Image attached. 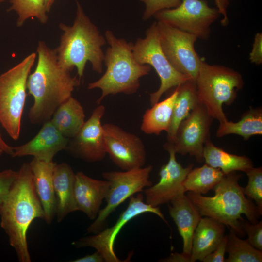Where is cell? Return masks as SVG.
I'll use <instances>...</instances> for the list:
<instances>
[{
    "instance_id": "cell-1",
    "label": "cell",
    "mask_w": 262,
    "mask_h": 262,
    "mask_svg": "<svg viewBox=\"0 0 262 262\" xmlns=\"http://www.w3.org/2000/svg\"><path fill=\"white\" fill-rule=\"evenodd\" d=\"M36 52L38 59L34 71L30 74L27 91L34 100L28 112L30 122L41 125L49 121L55 110L72 96L80 80L62 68L54 49L39 41Z\"/></svg>"
},
{
    "instance_id": "cell-2",
    "label": "cell",
    "mask_w": 262,
    "mask_h": 262,
    "mask_svg": "<svg viewBox=\"0 0 262 262\" xmlns=\"http://www.w3.org/2000/svg\"><path fill=\"white\" fill-rule=\"evenodd\" d=\"M0 226L20 262H30L27 231L36 218L44 219L43 209L36 193L29 163L18 171L10 192L0 205Z\"/></svg>"
},
{
    "instance_id": "cell-3",
    "label": "cell",
    "mask_w": 262,
    "mask_h": 262,
    "mask_svg": "<svg viewBox=\"0 0 262 262\" xmlns=\"http://www.w3.org/2000/svg\"><path fill=\"white\" fill-rule=\"evenodd\" d=\"M76 16L72 26L64 23L59 25L63 31L60 43L54 49L60 66L69 72L74 67L78 78L83 77L86 63L89 61L92 69L102 73L104 53L102 47L107 42L97 27L84 12L77 0Z\"/></svg>"
},
{
    "instance_id": "cell-4",
    "label": "cell",
    "mask_w": 262,
    "mask_h": 262,
    "mask_svg": "<svg viewBox=\"0 0 262 262\" xmlns=\"http://www.w3.org/2000/svg\"><path fill=\"white\" fill-rule=\"evenodd\" d=\"M241 176L235 171L225 175L213 189V196L188 191L187 196L201 216L213 218L229 227L239 236L245 234L242 227V214L255 223L262 214L258 206L246 198L238 183Z\"/></svg>"
},
{
    "instance_id": "cell-5",
    "label": "cell",
    "mask_w": 262,
    "mask_h": 262,
    "mask_svg": "<svg viewBox=\"0 0 262 262\" xmlns=\"http://www.w3.org/2000/svg\"><path fill=\"white\" fill-rule=\"evenodd\" d=\"M105 38L109 45L103 60L106 70L99 79L87 86L89 90H101L98 105L110 95L135 94L140 87V79L151 70L149 65H141L136 61L132 53L133 43L117 38L109 30L105 33Z\"/></svg>"
},
{
    "instance_id": "cell-6",
    "label": "cell",
    "mask_w": 262,
    "mask_h": 262,
    "mask_svg": "<svg viewBox=\"0 0 262 262\" xmlns=\"http://www.w3.org/2000/svg\"><path fill=\"white\" fill-rule=\"evenodd\" d=\"M244 85L241 74L229 67L202 62L196 81L199 102L213 119L227 120L223 105L231 104Z\"/></svg>"
},
{
    "instance_id": "cell-7",
    "label": "cell",
    "mask_w": 262,
    "mask_h": 262,
    "mask_svg": "<svg viewBox=\"0 0 262 262\" xmlns=\"http://www.w3.org/2000/svg\"><path fill=\"white\" fill-rule=\"evenodd\" d=\"M36 57V53H31L0 75V124L14 140L20 134L27 80Z\"/></svg>"
},
{
    "instance_id": "cell-8",
    "label": "cell",
    "mask_w": 262,
    "mask_h": 262,
    "mask_svg": "<svg viewBox=\"0 0 262 262\" xmlns=\"http://www.w3.org/2000/svg\"><path fill=\"white\" fill-rule=\"evenodd\" d=\"M132 53L136 61L148 65L157 72L161 81L158 89L150 94L151 106L158 102L162 95L170 89L191 79L176 70L164 53L159 41L157 22L146 30L144 38H139L133 44Z\"/></svg>"
},
{
    "instance_id": "cell-9",
    "label": "cell",
    "mask_w": 262,
    "mask_h": 262,
    "mask_svg": "<svg viewBox=\"0 0 262 262\" xmlns=\"http://www.w3.org/2000/svg\"><path fill=\"white\" fill-rule=\"evenodd\" d=\"M152 165L123 171H107L102 174L110 186L105 199L106 204L100 210L95 221L87 229L88 233L96 234L104 228L109 215L127 198L152 185L149 176Z\"/></svg>"
},
{
    "instance_id": "cell-10",
    "label": "cell",
    "mask_w": 262,
    "mask_h": 262,
    "mask_svg": "<svg viewBox=\"0 0 262 262\" xmlns=\"http://www.w3.org/2000/svg\"><path fill=\"white\" fill-rule=\"evenodd\" d=\"M162 49L172 66L188 76L196 84L200 65L203 60L196 51L197 38L167 24L157 21Z\"/></svg>"
},
{
    "instance_id": "cell-11",
    "label": "cell",
    "mask_w": 262,
    "mask_h": 262,
    "mask_svg": "<svg viewBox=\"0 0 262 262\" xmlns=\"http://www.w3.org/2000/svg\"><path fill=\"white\" fill-rule=\"evenodd\" d=\"M216 8L211 7L204 0H181L176 8L164 9L154 14L157 20L193 34L197 38L207 40L210 27L220 16Z\"/></svg>"
},
{
    "instance_id": "cell-12",
    "label": "cell",
    "mask_w": 262,
    "mask_h": 262,
    "mask_svg": "<svg viewBox=\"0 0 262 262\" xmlns=\"http://www.w3.org/2000/svg\"><path fill=\"white\" fill-rule=\"evenodd\" d=\"M146 213H153L167 223L159 207H153L144 201L141 194L130 197L127 208L121 213L112 227L101 230L92 236L83 237L72 243L76 248L91 247L102 254L106 262H124L119 259L114 251V244L121 229L133 218Z\"/></svg>"
},
{
    "instance_id": "cell-13",
    "label": "cell",
    "mask_w": 262,
    "mask_h": 262,
    "mask_svg": "<svg viewBox=\"0 0 262 262\" xmlns=\"http://www.w3.org/2000/svg\"><path fill=\"white\" fill-rule=\"evenodd\" d=\"M213 119L205 106L199 102L180 124L172 144L176 153L189 154L198 163L204 161L203 149L209 139Z\"/></svg>"
},
{
    "instance_id": "cell-14",
    "label": "cell",
    "mask_w": 262,
    "mask_h": 262,
    "mask_svg": "<svg viewBox=\"0 0 262 262\" xmlns=\"http://www.w3.org/2000/svg\"><path fill=\"white\" fill-rule=\"evenodd\" d=\"M106 154L113 162L123 171L143 167L146 152L142 140L118 126L103 125Z\"/></svg>"
},
{
    "instance_id": "cell-15",
    "label": "cell",
    "mask_w": 262,
    "mask_h": 262,
    "mask_svg": "<svg viewBox=\"0 0 262 262\" xmlns=\"http://www.w3.org/2000/svg\"><path fill=\"white\" fill-rule=\"evenodd\" d=\"M164 148L169 155L168 163L162 166L159 171L160 180L145 191V202L153 207H159L185 194L183 182L188 173L193 169L191 164L183 167L176 158V152L172 145L167 142Z\"/></svg>"
},
{
    "instance_id": "cell-16",
    "label": "cell",
    "mask_w": 262,
    "mask_h": 262,
    "mask_svg": "<svg viewBox=\"0 0 262 262\" xmlns=\"http://www.w3.org/2000/svg\"><path fill=\"white\" fill-rule=\"evenodd\" d=\"M105 106L99 104L78 133L69 139L66 149L74 157L88 163L101 161L106 152L101 119Z\"/></svg>"
},
{
    "instance_id": "cell-17",
    "label": "cell",
    "mask_w": 262,
    "mask_h": 262,
    "mask_svg": "<svg viewBox=\"0 0 262 262\" xmlns=\"http://www.w3.org/2000/svg\"><path fill=\"white\" fill-rule=\"evenodd\" d=\"M69 141V139L64 136L49 120L42 125L31 140L13 147L12 157L32 156L38 160L50 162L59 152L66 149Z\"/></svg>"
},
{
    "instance_id": "cell-18",
    "label": "cell",
    "mask_w": 262,
    "mask_h": 262,
    "mask_svg": "<svg viewBox=\"0 0 262 262\" xmlns=\"http://www.w3.org/2000/svg\"><path fill=\"white\" fill-rule=\"evenodd\" d=\"M109 186L107 180L95 179L82 172L76 173L74 196L77 211L84 213L91 220L95 219Z\"/></svg>"
},
{
    "instance_id": "cell-19",
    "label": "cell",
    "mask_w": 262,
    "mask_h": 262,
    "mask_svg": "<svg viewBox=\"0 0 262 262\" xmlns=\"http://www.w3.org/2000/svg\"><path fill=\"white\" fill-rule=\"evenodd\" d=\"M56 164L33 158L29 163L36 193L42 204L44 220L50 224L56 213V199L53 187V172Z\"/></svg>"
},
{
    "instance_id": "cell-20",
    "label": "cell",
    "mask_w": 262,
    "mask_h": 262,
    "mask_svg": "<svg viewBox=\"0 0 262 262\" xmlns=\"http://www.w3.org/2000/svg\"><path fill=\"white\" fill-rule=\"evenodd\" d=\"M169 203V214L182 239V252L191 256L194 233L202 216L185 194Z\"/></svg>"
},
{
    "instance_id": "cell-21",
    "label": "cell",
    "mask_w": 262,
    "mask_h": 262,
    "mask_svg": "<svg viewBox=\"0 0 262 262\" xmlns=\"http://www.w3.org/2000/svg\"><path fill=\"white\" fill-rule=\"evenodd\" d=\"M75 174L67 163L55 164L53 172L56 199L55 215L61 222L69 213L77 211L74 196Z\"/></svg>"
},
{
    "instance_id": "cell-22",
    "label": "cell",
    "mask_w": 262,
    "mask_h": 262,
    "mask_svg": "<svg viewBox=\"0 0 262 262\" xmlns=\"http://www.w3.org/2000/svg\"><path fill=\"white\" fill-rule=\"evenodd\" d=\"M225 225L211 217L201 218L194 233L191 262L202 261L218 246L224 235Z\"/></svg>"
},
{
    "instance_id": "cell-23",
    "label": "cell",
    "mask_w": 262,
    "mask_h": 262,
    "mask_svg": "<svg viewBox=\"0 0 262 262\" xmlns=\"http://www.w3.org/2000/svg\"><path fill=\"white\" fill-rule=\"evenodd\" d=\"M50 121L64 136L71 139L85 121L84 111L80 102L71 96L58 107Z\"/></svg>"
},
{
    "instance_id": "cell-24",
    "label": "cell",
    "mask_w": 262,
    "mask_h": 262,
    "mask_svg": "<svg viewBox=\"0 0 262 262\" xmlns=\"http://www.w3.org/2000/svg\"><path fill=\"white\" fill-rule=\"evenodd\" d=\"M178 87L166 98L153 105L146 111L142 117L140 129L147 134L159 135L169 130Z\"/></svg>"
},
{
    "instance_id": "cell-25",
    "label": "cell",
    "mask_w": 262,
    "mask_h": 262,
    "mask_svg": "<svg viewBox=\"0 0 262 262\" xmlns=\"http://www.w3.org/2000/svg\"><path fill=\"white\" fill-rule=\"evenodd\" d=\"M203 157L205 164L220 169L225 175L236 171L246 173L253 167L248 157L228 153L214 145L209 139L204 146Z\"/></svg>"
},
{
    "instance_id": "cell-26",
    "label": "cell",
    "mask_w": 262,
    "mask_h": 262,
    "mask_svg": "<svg viewBox=\"0 0 262 262\" xmlns=\"http://www.w3.org/2000/svg\"><path fill=\"white\" fill-rule=\"evenodd\" d=\"M236 134L247 140L254 135L262 134V109L250 108L244 113L240 119L234 122L227 120L219 123L216 136L221 137L229 134Z\"/></svg>"
},
{
    "instance_id": "cell-27",
    "label": "cell",
    "mask_w": 262,
    "mask_h": 262,
    "mask_svg": "<svg viewBox=\"0 0 262 262\" xmlns=\"http://www.w3.org/2000/svg\"><path fill=\"white\" fill-rule=\"evenodd\" d=\"M178 87V92L173 107L171 121L167 132V139L169 143L174 141L180 124L199 102L194 82L188 81Z\"/></svg>"
},
{
    "instance_id": "cell-28",
    "label": "cell",
    "mask_w": 262,
    "mask_h": 262,
    "mask_svg": "<svg viewBox=\"0 0 262 262\" xmlns=\"http://www.w3.org/2000/svg\"><path fill=\"white\" fill-rule=\"evenodd\" d=\"M225 174L218 168L205 164L201 167L192 169L183 182L185 192L206 194L218 183Z\"/></svg>"
},
{
    "instance_id": "cell-29",
    "label": "cell",
    "mask_w": 262,
    "mask_h": 262,
    "mask_svg": "<svg viewBox=\"0 0 262 262\" xmlns=\"http://www.w3.org/2000/svg\"><path fill=\"white\" fill-rule=\"evenodd\" d=\"M224 262H262V251L253 246L247 240L240 238L231 229L227 235Z\"/></svg>"
},
{
    "instance_id": "cell-30",
    "label": "cell",
    "mask_w": 262,
    "mask_h": 262,
    "mask_svg": "<svg viewBox=\"0 0 262 262\" xmlns=\"http://www.w3.org/2000/svg\"><path fill=\"white\" fill-rule=\"evenodd\" d=\"M9 2L11 5L7 11H14L18 15L17 27L23 26L31 17H35L42 24L48 21L45 0H9Z\"/></svg>"
},
{
    "instance_id": "cell-31",
    "label": "cell",
    "mask_w": 262,
    "mask_h": 262,
    "mask_svg": "<svg viewBox=\"0 0 262 262\" xmlns=\"http://www.w3.org/2000/svg\"><path fill=\"white\" fill-rule=\"evenodd\" d=\"M246 173L248 183L245 187H242L244 194L254 200L259 210L262 212V168L253 167Z\"/></svg>"
},
{
    "instance_id": "cell-32",
    "label": "cell",
    "mask_w": 262,
    "mask_h": 262,
    "mask_svg": "<svg viewBox=\"0 0 262 262\" xmlns=\"http://www.w3.org/2000/svg\"><path fill=\"white\" fill-rule=\"evenodd\" d=\"M145 4L142 19L146 21L153 16L157 12L178 7L181 0H139Z\"/></svg>"
},
{
    "instance_id": "cell-33",
    "label": "cell",
    "mask_w": 262,
    "mask_h": 262,
    "mask_svg": "<svg viewBox=\"0 0 262 262\" xmlns=\"http://www.w3.org/2000/svg\"><path fill=\"white\" fill-rule=\"evenodd\" d=\"M242 227L245 234H247V241L255 248L262 251V221L252 223L242 220Z\"/></svg>"
},
{
    "instance_id": "cell-34",
    "label": "cell",
    "mask_w": 262,
    "mask_h": 262,
    "mask_svg": "<svg viewBox=\"0 0 262 262\" xmlns=\"http://www.w3.org/2000/svg\"><path fill=\"white\" fill-rule=\"evenodd\" d=\"M17 173L10 169L0 172V205L8 196Z\"/></svg>"
},
{
    "instance_id": "cell-35",
    "label": "cell",
    "mask_w": 262,
    "mask_h": 262,
    "mask_svg": "<svg viewBox=\"0 0 262 262\" xmlns=\"http://www.w3.org/2000/svg\"><path fill=\"white\" fill-rule=\"evenodd\" d=\"M227 235H224L217 247L203 259V262H224Z\"/></svg>"
},
{
    "instance_id": "cell-36",
    "label": "cell",
    "mask_w": 262,
    "mask_h": 262,
    "mask_svg": "<svg viewBox=\"0 0 262 262\" xmlns=\"http://www.w3.org/2000/svg\"><path fill=\"white\" fill-rule=\"evenodd\" d=\"M249 60L256 65L262 64V33H256L251 51L249 53Z\"/></svg>"
},
{
    "instance_id": "cell-37",
    "label": "cell",
    "mask_w": 262,
    "mask_h": 262,
    "mask_svg": "<svg viewBox=\"0 0 262 262\" xmlns=\"http://www.w3.org/2000/svg\"><path fill=\"white\" fill-rule=\"evenodd\" d=\"M218 10L220 15L222 16L221 20V24L223 26H226L229 23V18L227 15V8L229 5V0H213Z\"/></svg>"
},
{
    "instance_id": "cell-38",
    "label": "cell",
    "mask_w": 262,
    "mask_h": 262,
    "mask_svg": "<svg viewBox=\"0 0 262 262\" xmlns=\"http://www.w3.org/2000/svg\"><path fill=\"white\" fill-rule=\"evenodd\" d=\"M160 261L165 262H191V256L183 252L181 253L175 252L171 253L169 257Z\"/></svg>"
},
{
    "instance_id": "cell-39",
    "label": "cell",
    "mask_w": 262,
    "mask_h": 262,
    "mask_svg": "<svg viewBox=\"0 0 262 262\" xmlns=\"http://www.w3.org/2000/svg\"><path fill=\"white\" fill-rule=\"evenodd\" d=\"M72 262H103L105 260L101 253L96 250L92 254L87 255L71 261Z\"/></svg>"
},
{
    "instance_id": "cell-40",
    "label": "cell",
    "mask_w": 262,
    "mask_h": 262,
    "mask_svg": "<svg viewBox=\"0 0 262 262\" xmlns=\"http://www.w3.org/2000/svg\"><path fill=\"white\" fill-rule=\"evenodd\" d=\"M0 147L3 150L4 153L12 157L14 153L13 147L9 146L3 140L0 132Z\"/></svg>"
},
{
    "instance_id": "cell-41",
    "label": "cell",
    "mask_w": 262,
    "mask_h": 262,
    "mask_svg": "<svg viewBox=\"0 0 262 262\" xmlns=\"http://www.w3.org/2000/svg\"><path fill=\"white\" fill-rule=\"evenodd\" d=\"M55 0H45V5L48 13L50 11Z\"/></svg>"
},
{
    "instance_id": "cell-42",
    "label": "cell",
    "mask_w": 262,
    "mask_h": 262,
    "mask_svg": "<svg viewBox=\"0 0 262 262\" xmlns=\"http://www.w3.org/2000/svg\"><path fill=\"white\" fill-rule=\"evenodd\" d=\"M4 153L3 150L0 147V156Z\"/></svg>"
},
{
    "instance_id": "cell-43",
    "label": "cell",
    "mask_w": 262,
    "mask_h": 262,
    "mask_svg": "<svg viewBox=\"0 0 262 262\" xmlns=\"http://www.w3.org/2000/svg\"><path fill=\"white\" fill-rule=\"evenodd\" d=\"M4 1V0H0V3H2Z\"/></svg>"
}]
</instances>
